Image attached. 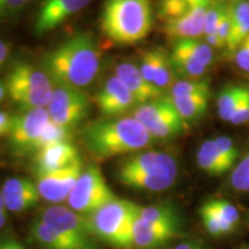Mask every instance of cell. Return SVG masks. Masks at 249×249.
I'll list each match as a JSON object with an SVG mask.
<instances>
[{
  "mask_svg": "<svg viewBox=\"0 0 249 249\" xmlns=\"http://www.w3.org/2000/svg\"><path fill=\"white\" fill-rule=\"evenodd\" d=\"M170 98H179L197 93H210L209 81L202 80H180L170 89Z\"/></svg>",
  "mask_w": 249,
  "mask_h": 249,
  "instance_id": "cell-30",
  "label": "cell"
},
{
  "mask_svg": "<svg viewBox=\"0 0 249 249\" xmlns=\"http://www.w3.org/2000/svg\"><path fill=\"white\" fill-rule=\"evenodd\" d=\"M139 68L143 77L163 93L170 91L177 82V74L171 62L170 53L160 48H154L143 52Z\"/></svg>",
  "mask_w": 249,
  "mask_h": 249,
  "instance_id": "cell-13",
  "label": "cell"
},
{
  "mask_svg": "<svg viewBox=\"0 0 249 249\" xmlns=\"http://www.w3.org/2000/svg\"><path fill=\"white\" fill-rule=\"evenodd\" d=\"M71 139H73V129L65 126H60V124L50 120L49 124L43 129L39 138L37 139L35 144H34L33 152L35 154L40 149L52 144H57V143L60 142L71 141Z\"/></svg>",
  "mask_w": 249,
  "mask_h": 249,
  "instance_id": "cell-28",
  "label": "cell"
},
{
  "mask_svg": "<svg viewBox=\"0 0 249 249\" xmlns=\"http://www.w3.org/2000/svg\"><path fill=\"white\" fill-rule=\"evenodd\" d=\"M211 1H216V2H231L233 0H211Z\"/></svg>",
  "mask_w": 249,
  "mask_h": 249,
  "instance_id": "cell-50",
  "label": "cell"
},
{
  "mask_svg": "<svg viewBox=\"0 0 249 249\" xmlns=\"http://www.w3.org/2000/svg\"><path fill=\"white\" fill-rule=\"evenodd\" d=\"M46 110L53 123L74 129L88 117L90 102L82 90L57 86Z\"/></svg>",
  "mask_w": 249,
  "mask_h": 249,
  "instance_id": "cell-9",
  "label": "cell"
},
{
  "mask_svg": "<svg viewBox=\"0 0 249 249\" xmlns=\"http://www.w3.org/2000/svg\"><path fill=\"white\" fill-rule=\"evenodd\" d=\"M173 249H204L200 244L195 241H187V242H182L178 246H176Z\"/></svg>",
  "mask_w": 249,
  "mask_h": 249,
  "instance_id": "cell-44",
  "label": "cell"
},
{
  "mask_svg": "<svg viewBox=\"0 0 249 249\" xmlns=\"http://www.w3.org/2000/svg\"><path fill=\"white\" fill-rule=\"evenodd\" d=\"M114 75L119 79L124 86L132 92L139 104L148 103L165 96L160 90H158L148 82L142 75L139 66L132 62H123L118 65L114 70Z\"/></svg>",
  "mask_w": 249,
  "mask_h": 249,
  "instance_id": "cell-19",
  "label": "cell"
},
{
  "mask_svg": "<svg viewBox=\"0 0 249 249\" xmlns=\"http://www.w3.org/2000/svg\"><path fill=\"white\" fill-rule=\"evenodd\" d=\"M170 59L176 74L183 77V80H202L210 70L204 65L179 54L170 53Z\"/></svg>",
  "mask_w": 249,
  "mask_h": 249,
  "instance_id": "cell-29",
  "label": "cell"
},
{
  "mask_svg": "<svg viewBox=\"0 0 249 249\" xmlns=\"http://www.w3.org/2000/svg\"><path fill=\"white\" fill-rule=\"evenodd\" d=\"M231 34H232V20H231V14H230L229 5H227L225 14H224V17L222 18V20H220L219 24H218L217 33H216L218 38H219L220 42L223 43L224 48H226L227 46V43H229Z\"/></svg>",
  "mask_w": 249,
  "mask_h": 249,
  "instance_id": "cell-40",
  "label": "cell"
},
{
  "mask_svg": "<svg viewBox=\"0 0 249 249\" xmlns=\"http://www.w3.org/2000/svg\"><path fill=\"white\" fill-rule=\"evenodd\" d=\"M210 93L185 96V97L171 98L177 111L186 124L201 119L208 110Z\"/></svg>",
  "mask_w": 249,
  "mask_h": 249,
  "instance_id": "cell-26",
  "label": "cell"
},
{
  "mask_svg": "<svg viewBox=\"0 0 249 249\" xmlns=\"http://www.w3.org/2000/svg\"><path fill=\"white\" fill-rule=\"evenodd\" d=\"M50 120L51 119L46 108L22 111L14 116L11 132L8 134V143L12 152L18 156L33 154L34 144Z\"/></svg>",
  "mask_w": 249,
  "mask_h": 249,
  "instance_id": "cell-11",
  "label": "cell"
},
{
  "mask_svg": "<svg viewBox=\"0 0 249 249\" xmlns=\"http://www.w3.org/2000/svg\"><path fill=\"white\" fill-rule=\"evenodd\" d=\"M196 161L200 169L211 177H220L232 170L218 150L214 140H207L202 143L196 152Z\"/></svg>",
  "mask_w": 249,
  "mask_h": 249,
  "instance_id": "cell-25",
  "label": "cell"
},
{
  "mask_svg": "<svg viewBox=\"0 0 249 249\" xmlns=\"http://www.w3.org/2000/svg\"><path fill=\"white\" fill-rule=\"evenodd\" d=\"M0 249H8L7 238L0 239Z\"/></svg>",
  "mask_w": 249,
  "mask_h": 249,
  "instance_id": "cell-48",
  "label": "cell"
},
{
  "mask_svg": "<svg viewBox=\"0 0 249 249\" xmlns=\"http://www.w3.org/2000/svg\"><path fill=\"white\" fill-rule=\"evenodd\" d=\"M7 223V213H0V230Z\"/></svg>",
  "mask_w": 249,
  "mask_h": 249,
  "instance_id": "cell-46",
  "label": "cell"
},
{
  "mask_svg": "<svg viewBox=\"0 0 249 249\" xmlns=\"http://www.w3.org/2000/svg\"><path fill=\"white\" fill-rule=\"evenodd\" d=\"M189 1H191V4H192V5H194V4H196V2H200V1H202V0H189Z\"/></svg>",
  "mask_w": 249,
  "mask_h": 249,
  "instance_id": "cell-51",
  "label": "cell"
},
{
  "mask_svg": "<svg viewBox=\"0 0 249 249\" xmlns=\"http://www.w3.org/2000/svg\"><path fill=\"white\" fill-rule=\"evenodd\" d=\"M12 120L13 117L9 116L7 112L0 111V138L5 135L8 136L12 128Z\"/></svg>",
  "mask_w": 249,
  "mask_h": 249,
  "instance_id": "cell-41",
  "label": "cell"
},
{
  "mask_svg": "<svg viewBox=\"0 0 249 249\" xmlns=\"http://www.w3.org/2000/svg\"><path fill=\"white\" fill-rule=\"evenodd\" d=\"M229 2H216L210 1L209 7L207 9L204 18V30L203 36L216 35L218 24L225 14Z\"/></svg>",
  "mask_w": 249,
  "mask_h": 249,
  "instance_id": "cell-35",
  "label": "cell"
},
{
  "mask_svg": "<svg viewBox=\"0 0 249 249\" xmlns=\"http://www.w3.org/2000/svg\"><path fill=\"white\" fill-rule=\"evenodd\" d=\"M9 51H11L9 45L6 42H4V40L0 39V67L5 64L6 59L8 58Z\"/></svg>",
  "mask_w": 249,
  "mask_h": 249,
  "instance_id": "cell-43",
  "label": "cell"
},
{
  "mask_svg": "<svg viewBox=\"0 0 249 249\" xmlns=\"http://www.w3.org/2000/svg\"><path fill=\"white\" fill-rule=\"evenodd\" d=\"M80 158L76 145L71 141L60 142L40 149L34 155L33 166L36 177L53 172L74 164Z\"/></svg>",
  "mask_w": 249,
  "mask_h": 249,
  "instance_id": "cell-16",
  "label": "cell"
},
{
  "mask_svg": "<svg viewBox=\"0 0 249 249\" xmlns=\"http://www.w3.org/2000/svg\"><path fill=\"white\" fill-rule=\"evenodd\" d=\"M91 0H43L37 13L36 34L48 33L89 5Z\"/></svg>",
  "mask_w": 249,
  "mask_h": 249,
  "instance_id": "cell-15",
  "label": "cell"
},
{
  "mask_svg": "<svg viewBox=\"0 0 249 249\" xmlns=\"http://www.w3.org/2000/svg\"><path fill=\"white\" fill-rule=\"evenodd\" d=\"M102 52L89 34L77 33L52 50L44 66L57 86L83 88L93 82L101 71Z\"/></svg>",
  "mask_w": 249,
  "mask_h": 249,
  "instance_id": "cell-1",
  "label": "cell"
},
{
  "mask_svg": "<svg viewBox=\"0 0 249 249\" xmlns=\"http://www.w3.org/2000/svg\"><path fill=\"white\" fill-rule=\"evenodd\" d=\"M87 149L98 160L132 155L151 145L152 136L134 117L93 121L82 130Z\"/></svg>",
  "mask_w": 249,
  "mask_h": 249,
  "instance_id": "cell-2",
  "label": "cell"
},
{
  "mask_svg": "<svg viewBox=\"0 0 249 249\" xmlns=\"http://www.w3.org/2000/svg\"><path fill=\"white\" fill-rule=\"evenodd\" d=\"M211 0L196 2L183 17L164 24V33L174 42L179 39L200 38L203 36L204 18Z\"/></svg>",
  "mask_w": 249,
  "mask_h": 249,
  "instance_id": "cell-17",
  "label": "cell"
},
{
  "mask_svg": "<svg viewBox=\"0 0 249 249\" xmlns=\"http://www.w3.org/2000/svg\"><path fill=\"white\" fill-rule=\"evenodd\" d=\"M30 238L43 249H82L42 219L30 226Z\"/></svg>",
  "mask_w": 249,
  "mask_h": 249,
  "instance_id": "cell-23",
  "label": "cell"
},
{
  "mask_svg": "<svg viewBox=\"0 0 249 249\" xmlns=\"http://www.w3.org/2000/svg\"><path fill=\"white\" fill-rule=\"evenodd\" d=\"M247 86L245 85H229L224 87L219 95L217 96V112L218 117L223 121L230 123L232 116L240 104Z\"/></svg>",
  "mask_w": 249,
  "mask_h": 249,
  "instance_id": "cell-27",
  "label": "cell"
},
{
  "mask_svg": "<svg viewBox=\"0 0 249 249\" xmlns=\"http://www.w3.org/2000/svg\"><path fill=\"white\" fill-rule=\"evenodd\" d=\"M249 121V87L247 86L240 104L238 105L230 123L234 126H241Z\"/></svg>",
  "mask_w": 249,
  "mask_h": 249,
  "instance_id": "cell-39",
  "label": "cell"
},
{
  "mask_svg": "<svg viewBox=\"0 0 249 249\" xmlns=\"http://www.w3.org/2000/svg\"><path fill=\"white\" fill-rule=\"evenodd\" d=\"M204 42L207 43L210 48H213V50L216 49H223L224 45L223 43L220 42V39L218 38L217 35H210V36H205L204 37Z\"/></svg>",
  "mask_w": 249,
  "mask_h": 249,
  "instance_id": "cell-42",
  "label": "cell"
},
{
  "mask_svg": "<svg viewBox=\"0 0 249 249\" xmlns=\"http://www.w3.org/2000/svg\"><path fill=\"white\" fill-rule=\"evenodd\" d=\"M247 224H248V226H249V213H247Z\"/></svg>",
  "mask_w": 249,
  "mask_h": 249,
  "instance_id": "cell-52",
  "label": "cell"
},
{
  "mask_svg": "<svg viewBox=\"0 0 249 249\" xmlns=\"http://www.w3.org/2000/svg\"><path fill=\"white\" fill-rule=\"evenodd\" d=\"M192 6L189 0H160L158 15L166 23L183 17Z\"/></svg>",
  "mask_w": 249,
  "mask_h": 249,
  "instance_id": "cell-32",
  "label": "cell"
},
{
  "mask_svg": "<svg viewBox=\"0 0 249 249\" xmlns=\"http://www.w3.org/2000/svg\"><path fill=\"white\" fill-rule=\"evenodd\" d=\"M101 28L116 44H135L144 39L152 28L151 0H107Z\"/></svg>",
  "mask_w": 249,
  "mask_h": 249,
  "instance_id": "cell-4",
  "label": "cell"
},
{
  "mask_svg": "<svg viewBox=\"0 0 249 249\" xmlns=\"http://www.w3.org/2000/svg\"><path fill=\"white\" fill-rule=\"evenodd\" d=\"M5 87L11 101L21 111L48 107L54 91L48 73L24 61L11 67Z\"/></svg>",
  "mask_w": 249,
  "mask_h": 249,
  "instance_id": "cell-5",
  "label": "cell"
},
{
  "mask_svg": "<svg viewBox=\"0 0 249 249\" xmlns=\"http://www.w3.org/2000/svg\"><path fill=\"white\" fill-rule=\"evenodd\" d=\"M40 219L57 230L82 249H98L88 217L68 208L50 207Z\"/></svg>",
  "mask_w": 249,
  "mask_h": 249,
  "instance_id": "cell-10",
  "label": "cell"
},
{
  "mask_svg": "<svg viewBox=\"0 0 249 249\" xmlns=\"http://www.w3.org/2000/svg\"><path fill=\"white\" fill-rule=\"evenodd\" d=\"M82 172V160H79L65 169L38 176L36 186L40 197L52 203L67 200Z\"/></svg>",
  "mask_w": 249,
  "mask_h": 249,
  "instance_id": "cell-12",
  "label": "cell"
},
{
  "mask_svg": "<svg viewBox=\"0 0 249 249\" xmlns=\"http://www.w3.org/2000/svg\"><path fill=\"white\" fill-rule=\"evenodd\" d=\"M213 140H214V143H216L218 150L220 151V154H222L223 158L225 160L227 165H229V166L233 170V167L235 166L236 160H238V157H239L238 148H236V145L234 144V142H233V140L225 135L217 136V138Z\"/></svg>",
  "mask_w": 249,
  "mask_h": 249,
  "instance_id": "cell-36",
  "label": "cell"
},
{
  "mask_svg": "<svg viewBox=\"0 0 249 249\" xmlns=\"http://www.w3.org/2000/svg\"><path fill=\"white\" fill-rule=\"evenodd\" d=\"M6 207H5V202H4V198H2V195L1 193H0V213H6Z\"/></svg>",
  "mask_w": 249,
  "mask_h": 249,
  "instance_id": "cell-49",
  "label": "cell"
},
{
  "mask_svg": "<svg viewBox=\"0 0 249 249\" xmlns=\"http://www.w3.org/2000/svg\"><path fill=\"white\" fill-rule=\"evenodd\" d=\"M244 249H249V247L248 248H244Z\"/></svg>",
  "mask_w": 249,
  "mask_h": 249,
  "instance_id": "cell-53",
  "label": "cell"
},
{
  "mask_svg": "<svg viewBox=\"0 0 249 249\" xmlns=\"http://www.w3.org/2000/svg\"><path fill=\"white\" fill-rule=\"evenodd\" d=\"M178 177V164L161 151L132 154L118 164L116 178L121 185L140 191L161 192L170 188Z\"/></svg>",
  "mask_w": 249,
  "mask_h": 249,
  "instance_id": "cell-3",
  "label": "cell"
},
{
  "mask_svg": "<svg viewBox=\"0 0 249 249\" xmlns=\"http://www.w3.org/2000/svg\"><path fill=\"white\" fill-rule=\"evenodd\" d=\"M136 213L144 222L160 227V229L167 230L176 235H178L180 230H181L178 213L172 207L167 204H155L148 205V207L138 205Z\"/></svg>",
  "mask_w": 249,
  "mask_h": 249,
  "instance_id": "cell-21",
  "label": "cell"
},
{
  "mask_svg": "<svg viewBox=\"0 0 249 249\" xmlns=\"http://www.w3.org/2000/svg\"><path fill=\"white\" fill-rule=\"evenodd\" d=\"M211 213L219 217L227 224H231L234 227L240 223V213L232 203L225 200H210L202 205Z\"/></svg>",
  "mask_w": 249,
  "mask_h": 249,
  "instance_id": "cell-31",
  "label": "cell"
},
{
  "mask_svg": "<svg viewBox=\"0 0 249 249\" xmlns=\"http://www.w3.org/2000/svg\"><path fill=\"white\" fill-rule=\"evenodd\" d=\"M174 236V233L151 225L135 213L132 227L133 249H158L166 245Z\"/></svg>",
  "mask_w": 249,
  "mask_h": 249,
  "instance_id": "cell-20",
  "label": "cell"
},
{
  "mask_svg": "<svg viewBox=\"0 0 249 249\" xmlns=\"http://www.w3.org/2000/svg\"><path fill=\"white\" fill-rule=\"evenodd\" d=\"M230 186L238 193H249V152L233 167Z\"/></svg>",
  "mask_w": 249,
  "mask_h": 249,
  "instance_id": "cell-34",
  "label": "cell"
},
{
  "mask_svg": "<svg viewBox=\"0 0 249 249\" xmlns=\"http://www.w3.org/2000/svg\"><path fill=\"white\" fill-rule=\"evenodd\" d=\"M232 54L235 66L249 75V36L233 51Z\"/></svg>",
  "mask_w": 249,
  "mask_h": 249,
  "instance_id": "cell-38",
  "label": "cell"
},
{
  "mask_svg": "<svg viewBox=\"0 0 249 249\" xmlns=\"http://www.w3.org/2000/svg\"><path fill=\"white\" fill-rule=\"evenodd\" d=\"M0 193L4 198L6 209L13 213H21L33 208L40 198L37 186L26 178L6 180Z\"/></svg>",
  "mask_w": 249,
  "mask_h": 249,
  "instance_id": "cell-18",
  "label": "cell"
},
{
  "mask_svg": "<svg viewBox=\"0 0 249 249\" xmlns=\"http://www.w3.org/2000/svg\"><path fill=\"white\" fill-rule=\"evenodd\" d=\"M232 20V34L227 43V51H233L249 36V0H233L229 2Z\"/></svg>",
  "mask_w": 249,
  "mask_h": 249,
  "instance_id": "cell-22",
  "label": "cell"
},
{
  "mask_svg": "<svg viewBox=\"0 0 249 249\" xmlns=\"http://www.w3.org/2000/svg\"><path fill=\"white\" fill-rule=\"evenodd\" d=\"M200 216L205 230L213 236L227 235L236 229V227L231 225V224L225 223L219 217H217L216 214L208 209H205L203 207L200 208Z\"/></svg>",
  "mask_w": 249,
  "mask_h": 249,
  "instance_id": "cell-33",
  "label": "cell"
},
{
  "mask_svg": "<svg viewBox=\"0 0 249 249\" xmlns=\"http://www.w3.org/2000/svg\"><path fill=\"white\" fill-rule=\"evenodd\" d=\"M138 204L116 197L88 217L96 239L116 249H133L132 227Z\"/></svg>",
  "mask_w": 249,
  "mask_h": 249,
  "instance_id": "cell-6",
  "label": "cell"
},
{
  "mask_svg": "<svg viewBox=\"0 0 249 249\" xmlns=\"http://www.w3.org/2000/svg\"><path fill=\"white\" fill-rule=\"evenodd\" d=\"M28 2L29 0H0V26L20 13Z\"/></svg>",
  "mask_w": 249,
  "mask_h": 249,
  "instance_id": "cell-37",
  "label": "cell"
},
{
  "mask_svg": "<svg viewBox=\"0 0 249 249\" xmlns=\"http://www.w3.org/2000/svg\"><path fill=\"white\" fill-rule=\"evenodd\" d=\"M116 197L99 167L91 165L83 170L68 196L67 202L73 211L90 217Z\"/></svg>",
  "mask_w": 249,
  "mask_h": 249,
  "instance_id": "cell-8",
  "label": "cell"
},
{
  "mask_svg": "<svg viewBox=\"0 0 249 249\" xmlns=\"http://www.w3.org/2000/svg\"><path fill=\"white\" fill-rule=\"evenodd\" d=\"M5 93H6V87L4 86V83L0 81V102L2 101L5 97Z\"/></svg>",
  "mask_w": 249,
  "mask_h": 249,
  "instance_id": "cell-47",
  "label": "cell"
},
{
  "mask_svg": "<svg viewBox=\"0 0 249 249\" xmlns=\"http://www.w3.org/2000/svg\"><path fill=\"white\" fill-rule=\"evenodd\" d=\"M171 53L189 58L208 68L213 67L216 61L214 50L200 38L176 40Z\"/></svg>",
  "mask_w": 249,
  "mask_h": 249,
  "instance_id": "cell-24",
  "label": "cell"
},
{
  "mask_svg": "<svg viewBox=\"0 0 249 249\" xmlns=\"http://www.w3.org/2000/svg\"><path fill=\"white\" fill-rule=\"evenodd\" d=\"M96 103L101 113L107 118L124 116L140 105L132 92L116 75L105 81L96 96Z\"/></svg>",
  "mask_w": 249,
  "mask_h": 249,
  "instance_id": "cell-14",
  "label": "cell"
},
{
  "mask_svg": "<svg viewBox=\"0 0 249 249\" xmlns=\"http://www.w3.org/2000/svg\"><path fill=\"white\" fill-rule=\"evenodd\" d=\"M7 242H8V249H26L23 247L20 242L15 240L13 238H7Z\"/></svg>",
  "mask_w": 249,
  "mask_h": 249,
  "instance_id": "cell-45",
  "label": "cell"
},
{
  "mask_svg": "<svg viewBox=\"0 0 249 249\" xmlns=\"http://www.w3.org/2000/svg\"><path fill=\"white\" fill-rule=\"evenodd\" d=\"M154 140H171L185 132L187 124L180 117L169 96L140 104L132 111Z\"/></svg>",
  "mask_w": 249,
  "mask_h": 249,
  "instance_id": "cell-7",
  "label": "cell"
}]
</instances>
